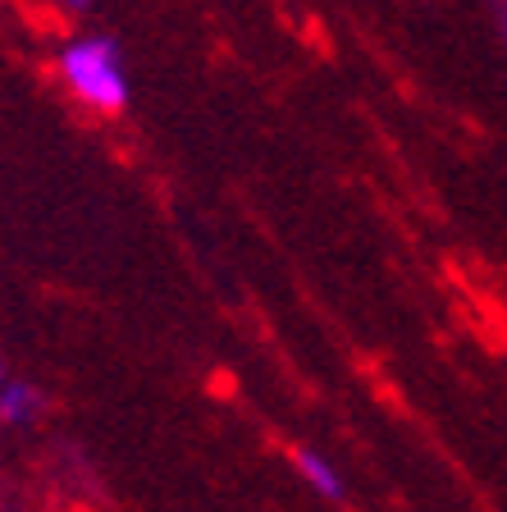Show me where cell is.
Here are the masks:
<instances>
[{"mask_svg": "<svg viewBox=\"0 0 507 512\" xmlns=\"http://www.w3.org/2000/svg\"><path fill=\"white\" fill-rule=\"evenodd\" d=\"M489 14H494V23H498V37H503V42H507V0H503V5H494V10H489Z\"/></svg>", "mask_w": 507, "mask_h": 512, "instance_id": "obj_4", "label": "cell"}, {"mask_svg": "<svg viewBox=\"0 0 507 512\" xmlns=\"http://www.w3.org/2000/svg\"><path fill=\"white\" fill-rule=\"evenodd\" d=\"M42 412H46L42 384H32V380H5L0 384V421H5L10 430L32 426Z\"/></svg>", "mask_w": 507, "mask_h": 512, "instance_id": "obj_2", "label": "cell"}, {"mask_svg": "<svg viewBox=\"0 0 507 512\" xmlns=\"http://www.w3.org/2000/svg\"><path fill=\"white\" fill-rule=\"evenodd\" d=\"M293 467L325 503H343V499H348V485H343V476L334 471V462H329L325 453H316V448H293Z\"/></svg>", "mask_w": 507, "mask_h": 512, "instance_id": "obj_3", "label": "cell"}, {"mask_svg": "<svg viewBox=\"0 0 507 512\" xmlns=\"http://www.w3.org/2000/svg\"><path fill=\"white\" fill-rule=\"evenodd\" d=\"M55 69L69 83V92L83 106L101 110V115H119L128 106V74H124V51L110 32H78L60 46Z\"/></svg>", "mask_w": 507, "mask_h": 512, "instance_id": "obj_1", "label": "cell"}]
</instances>
